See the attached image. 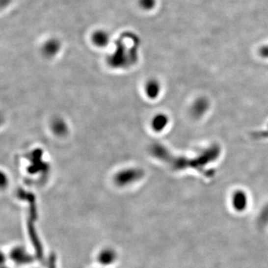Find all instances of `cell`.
<instances>
[{"instance_id":"cell-11","label":"cell","mask_w":268,"mask_h":268,"mask_svg":"<svg viewBox=\"0 0 268 268\" xmlns=\"http://www.w3.org/2000/svg\"><path fill=\"white\" fill-rule=\"evenodd\" d=\"M259 54L264 58H268V45L260 49Z\"/></svg>"},{"instance_id":"cell-2","label":"cell","mask_w":268,"mask_h":268,"mask_svg":"<svg viewBox=\"0 0 268 268\" xmlns=\"http://www.w3.org/2000/svg\"><path fill=\"white\" fill-rule=\"evenodd\" d=\"M143 171L139 168H131L122 170L118 173L116 181L118 184H125L134 182L142 176Z\"/></svg>"},{"instance_id":"cell-4","label":"cell","mask_w":268,"mask_h":268,"mask_svg":"<svg viewBox=\"0 0 268 268\" xmlns=\"http://www.w3.org/2000/svg\"><path fill=\"white\" fill-rule=\"evenodd\" d=\"M145 92L150 99H157L161 93V85L159 82L156 80H149L145 86Z\"/></svg>"},{"instance_id":"cell-9","label":"cell","mask_w":268,"mask_h":268,"mask_svg":"<svg viewBox=\"0 0 268 268\" xmlns=\"http://www.w3.org/2000/svg\"><path fill=\"white\" fill-rule=\"evenodd\" d=\"M155 0H140L139 3L145 9H151L155 5Z\"/></svg>"},{"instance_id":"cell-7","label":"cell","mask_w":268,"mask_h":268,"mask_svg":"<svg viewBox=\"0 0 268 268\" xmlns=\"http://www.w3.org/2000/svg\"><path fill=\"white\" fill-rule=\"evenodd\" d=\"M93 41L97 46L103 47L108 43V37L104 32H97L93 36Z\"/></svg>"},{"instance_id":"cell-3","label":"cell","mask_w":268,"mask_h":268,"mask_svg":"<svg viewBox=\"0 0 268 268\" xmlns=\"http://www.w3.org/2000/svg\"><path fill=\"white\" fill-rule=\"evenodd\" d=\"M210 107V102L206 98H199L191 107V115L194 118L202 117Z\"/></svg>"},{"instance_id":"cell-1","label":"cell","mask_w":268,"mask_h":268,"mask_svg":"<svg viewBox=\"0 0 268 268\" xmlns=\"http://www.w3.org/2000/svg\"><path fill=\"white\" fill-rule=\"evenodd\" d=\"M151 154L162 162L168 163L173 169L182 170L187 168H195L202 171L209 163L215 161L220 154V148L217 145H213L203 151L198 158L194 159H187L185 158H177L171 155L168 150L160 144H154L151 146Z\"/></svg>"},{"instance_id":"cell-6","label":"cell","mask_w":268,"mask_h":268,"mask_svg":"<svg viewBox=\"0 0 268 268\" xmlns=\"http://www.w3.org/2000/svg\"><path fill=\"white\" fill-rule=\"evenodd\" d=\"M59 50V44L56 41H50L45 45L44 52L48 55H53Z\"/></svg>"},{"instance_id":"cell-8","label":"cell","mask_w":268,"mask_h":268,"mask_svg":"<svg viewBox=\"0 0 268 268\" xmlns=\"http://www.w3.org/2000/svg\"><path fill=\"white\" fill-rule=\"evenodd\" d=\"M53 131L58 134V135H63L66 132V125L65 122L62 120L54 121L53 125Z\"/></svg>"},{"instance_id":"cell-5","label":"cell","mask_w":268,"mask_h":268,"mask_svg":"<svg viewBox=\"0 0 268 268\" xmlns=\"http://www.w3.org/2000/svg\"><path fill=\"white\" fill-rule=\"evenodd\" d=\"M168 123V116L165 114H158L154 116L151 122V126L156 132H161L165 129Z\"/></svg>"},{"instance_id":"cell-10","label":"cell","mask_w":268,"mask_h":268,"mask_svg":"<svg viewBox=\"0 0 268 268\" xmlns=\"http://www.w3.org/2000/svg\"><path fill=\"white\" fill-rule=\"evenodd\" d=\"M235 201L239 207L243 206L245 203V196L242 193H238L236 195V197H235Z\"/></svg>"}]
</instances>
